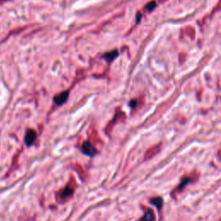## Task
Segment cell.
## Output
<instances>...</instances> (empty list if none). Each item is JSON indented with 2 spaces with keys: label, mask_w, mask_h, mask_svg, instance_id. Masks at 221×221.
Here are the masks:
<instances>
[{
  "label": "cell",
  "mask_w": 221,
  "mask_h": 221,
  "mask_svg": "<svg viewBox=\"0 0 221 221\" xmlns=\"http://www.w3.org/2000/svg\"><path fill=\"white\" fill-rule=\"evenodd\" d=\"M156 5L155 2H151V3H149V5L146 6V9L148 10V11H151V10L156 7Z\"/></svg>",
  "instance_id": "10"
},
{
  "label": "cell",
  "mask_w": 221,
  "mask_h": 221,
  "mask_svg": "<svg viewBox=\"0 0 221 221\" xmlns=\"http://www.w3.org/2000/svg\"><path fill=\"white\" fill-rule=\"evenodd\" d=\"M151 204H153L154 206H156V207H157L158 210H160V209H162V207H163V199L161 198V197L153 198L151 199Z\"/></svg>",
  "instance_id": "8"
},
{
  "label": "cell",
  "mask_w": 221,
  "mask_h": 221,
  "mask_svg": "<svg viewBox=\"0 0 221 221\" xmlns=\"http://www.w3.org/2000/svg\"><path fill=\"white\" fill-rule=\"evenodd\" d=\"M160 149H161V144H157L156 145V146H154V147H152V148H150V149L146 152L145 159H146V160H149L150 158L155 156L160 151Z\"/></svg>",
  "instance_id": "4"
},
{
  "label": "cell",
  "mask_w": 221,
  "mask_h": 221,
  "mask_svg": "<svg viewBox=\"0 0 221 221\" xmlns=\"http://www.w3.org/2000/svg\"><path fill=\"white\" fill-rule=\"evenodd\" d=\"M136 105V100H133L132 102H131V103H130V105H131L132 108H133V107L135 106Z\"/></svg>",
  "instance_id": "11"
},
{
  "label": "cell",
  "mask_w": 221,
  "mask_h": 221,
  "mask_svg": "<svg viewBox=\"0 0 221 221\" xmlns=\"http://www.w3.org/2000/svg\"><path fill=\"white\" fill-rule=\"evenodd\" d=\"M81 150L83 153L88 156H93L97 154V150L93 147V145L92 144L89 142H85L82 145Z\"/></svg>",
  "instance_id": "1"
},
{
  "label": "cell",
  "mask_w": 221,
  "mask_h": 221,
  "mask_svg": "<svg viewBox=\"0 0 221 221\" xmlns=\"http://www.w3.org/2000/svg\"><path fill=\"white\" fill-rule=\"evenodd\" d=\"M118 56V51L117 50H112L111 52H108L106 54H104V59L107 62L112 61L114 59Z\"/></svg>",
  "instance_id": "6"
},
{
  "label": "cell",
  "mask_w": 221,
  "mask_h": 221,
  "mask_svg": "<svg viewBox=\"0 0 221 221\" xmlns=\"http://www.w3.org/2000/svg\"><path fill=\"white\" fill-rule=\"evenodd\" d=\"M156 220V216L154 213L153 210L151 209H147L145 212L144 217L140 219V221H155Z\"/></svg>",
  "instance_id": "5"
},
{
  "label": "cell",
  "mask_w": 221,
  "mask_h": 221,
  "mask_svg": "<svg viewBox=\"0 0 221 221\" xmlns=\"http://www.w3.org/2000/svg\"><path fill=\"white\" fill-rule=\"evenodd\" d=\"M68 97H69V92H63L60 94L56 95L54 98V101L57 105H62L63 104L66 103V101L68 100Z\"/></svg>",
  "instance_id": "2"
},
{
  "label": "cell",
  "mask_w": 221,
  "mask_h": 221,
  "mask_svg": "<svg viewBox=\"0 0 221 221\" xmlns=\"http://www.w3.org/2000/svg\"><path fill=\"white\" fill-rule=\"evenodd\" d=\"M191 181H192V179H191V178H189V177H186V178H183V179L181 180L180 184H179V186H178L177 190H178V191H181V190L185 187V186L187 185V184H188L189 182H191Z\"/></svg>",
  "instance_id": "9"
},
{
  "label": "cell",
  "mask_w": 221,
  "mask_h": 221,
  "mask_svg": "<svg viewBox=\"0 0 221 221\" xmlns=\"http://www.w3.org/2000/svg\"><path fill=\"white\" fill-rule=\"evenodd\" d=\"M36 132L34 130H29L26 132V135H25V138H24V141H25V144L28 145V146H30L34 144V142L36 141Z\"/></svg>",
  "instance_id": "3"
},
{
  "label": "cell",
  "mask_w": 221,
  "mask_h": 221,
  "mask_svg": "<svg viewBox=\"0 0 221 221\" xmlns=\"http://www.w3.org/2000/svg\"><path fill=\"white\" fill-rule=\"evenodd\" d=\"M73 189L71 187H65L62 191H61V198L62 199H67L68 197H70L71 195L73 194Z\"/></svg>",
  "instance_id": "7"
}]
</instances>
